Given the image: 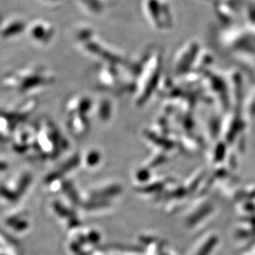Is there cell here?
I'll list each match as a JSON object with an SVG mask.
<instances>
[{"label": "cell", "mask_w": 255, "mask_h": 255, "mask_svg": "<svg viewBox=\"0 0 255 255\" xmlns=\"http://www.w3.org/2000/svg\"><path fill=\"white\" fill-rule=\"evenodd\" d=\"M120 192L121 188L118 186H113V187H109V188L100 191V192H98V193H94L93 194V198L94 199L108 198L109 197L118 195V193H120Z\"/></svg>", "instance_id": "1"}, {"label": "cell", "mask_w": 255, "mask_h": 255, "mask_svg": "<svg viewBox=\"0 0 255 255\" xmlns=\"http://www.w3.org/2000/svg\"><path fill=\"white\" fill-rule=\"evenodd\" d=\"M31 175L25 174V175L22 176L21 180H20L19 184H18V187H17V195H22V193H24L25 190L27 189L29 186V183H31Z\"/></svg>", "instance_id": "2"}, {"label": "cell", "mask_w": 255, "mask_h": 255, "mask_svg": "<svg viewBox=\"0 0 255 255\" xmlns=\"http://www.w3.org/2000/svg\"><path fill=\"white\" fill-rule=\"evenodd\" d=\"M63 188H64V190H65V192H66V193H67L68 196L70 197L71 201H73V202H75V204L77 205L78 202H80V199H79V198H78L77 193H76V192H75L74 188H73L72 186L70 185V183H64Z\"/></svg>", "instance_id": "3"}, {"label": "cell", "mask_w": 255, "mask_h": 255, "mask_svg": "<svg viewBox=\"0 0 255 255\" xmlns=\"http://www.w3.org/2000/svg\"><path fill=\"white\" fill-rule=\"evenodd\" d=\"M0 194L5 197V198L10 200V201H15L17 198V193H11L9 190H7L6 188H0Z\"/></svg>", "instance_id": "4"}, {"label": "cell", "mask_w": 255, "mask_h": 255, "mask_svg": "<svg viewBox=\"0 0 255 255\" xmlns=\"http://www.w3.org/2000/svg\"><path fill=\"white\" fill-rule=\"evenodd\" d=\"M55 210L58 214L60 215L61 217H70V212L67 208L63 207L60 203H56L55 204Z\"/></svg>", "instance_id": "5"}, {"label": "cell", "mask_w": 255, "mask_h": 255, "mask_svg": "<svg viewBox=\"0 0 255 255\" xmlns=\"http://www.w3.org/2000/svg\"><path fill=\"white\" fill-rule=\"evenodd\" d=\"M99 161V154L95 152H93L91 154H89L88 157V163L89 165H94Z\"/></svg>", "instance_id": "6"}, {"label": "cell", "mask_w": 255, "mask_h": 255, "mask_svg": "<svg viewBox=\"0 0 255 255\" xmlns=\"http://www.w3.org/2000/svg\"><path fill=\"white\" fill-rule=\"evenodd\" d=\"M108 203L104 202H94V203H89L87 205L86 207L88 209H97L100 207H107Z\"/></svg>", "instance_id": "7"}, {"label": "cell", "mask_w": 255, "mask_h": 255, "mask_svg": "<svg viewBox=\"0 0 255 255\" xmlns=\"http://www.w3.org/2000/svg\"><path fill=\"white\" fill-rule=\"evenodd\" d=\"M87 238L89 239V241H91L93 243H97L99 241V235L96 232H91L89 236H87Z\"/></svg>", "instance_id": "8"}, {"label": "cell", "mask_w": 255, "mask_h": 255, "mask_svg": "<svg viewBox=\"0 0 255 255\" xmlns=\"http://www.w3.org/2000/svg\"><path fill=\"white\" fill-rule=\"evenodd\" d=\"M7 165L5 163H0V171L5 170L7 169Z\"/></svg>", "instance_id": "9"}]
</instances>
